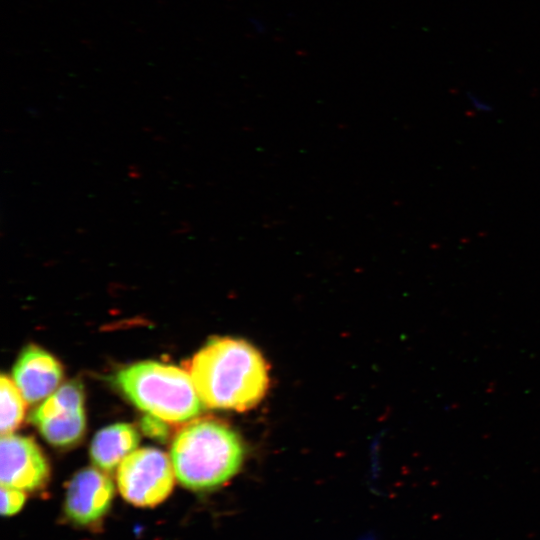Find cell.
Returning a JSON list of instances; mask_svg holds the SVG:
<instances>
[{
	"instance_id": "1",
	"label": "cell",
	"mask_w": 540,
	"mask_h": 540,
	"mask_svg": "<svg viewBox=\"0 0 540 540\" xmlns=\"http://www.w3.org/2000/svg\"><path fill=\"white\" fill-rule=\"evenodd\" d=\"M189 374L202 403L210 408L245 411L264 397L267 364L248 342L212 338L191 360Z\"/></svg>"
},
{
	"instance_id": "2",
	"label": "cell",
	"mask_w": 540,
	"mask_h": 540,
	"mask_svg": "<svg viewBox=\"0 0 540 540\" xmlns=\"http://www.w3.org/2000/svg\"><path fill=\"white\" fill-rule=\"evenodd\" d=\"M244 458L238 434L216 420H197L174 438L171 462L179 482L192 490L218 488L233 478Z\"/></svg>"
},
{
	"instance_id": "3",
	"label": "cell",
	"mask_w": 540,
	"mask_h": 540,
	"mask_svg": "<svg viewBox=\"0 0 540 540\" xmlns=\"http://www.w3.org/2000/svg\"><path fill=\"white\" fill-rule=\"evenodd\" d=\"M115 382L138 408L166 422H184L197 416L204 406L186 371L146 361L120 370Z\"/></svg>"
},
{
	"instance_id": "4",
	"label": "cell",
	"mask_w": 540,
	"mask_h": 540,
	"mask_svg": "<svg viewBox=\"0 0 540 540\" xmlns=\"http://www.w3.org/2000/svg\"><path fill=\"white\" fill-rule=\"evenodd\" d=\"M174 474L167 455L147 447L134 450L123 459L117 471V484L127 502L139 507H153L171 493Z\"/></svg>"
},
{
	"instance_id": "5",
	"label": "cell",
	"mask_w": 540,
	"mask_h": 540,
	"mask_svg": "<svg viewBox=\"0 0 540 540\" xmlns=\"http://www.w3.org/2000/svg\"><path fill=\"white\" fill-rule=\"evenodd\" d=\"M82 385L70 381L44 400L30 414L42 436L54 446L66 447L76 443L85 431Z\"/></svg>"
},
{
	"instance_id": "6",
	"label": "cell",
	"mask_w": 540,
	"mask_h": 540,
	"mask_svg": "<svg viewBox=\"0 0 540 540\" xmlns=\"http://www.w3.org/2000/svg\"><path fill=\"white\" fill-rule=\"evenodd\" d=\"M114 487L110 477L94 468L77 472L68 484L64 513L80 527L96 528L110 509Z\"/></svg>"
},
{
	"instance_id": "7",
	"label": "cell",
	"mask_w": 540,
	"mask_h": 540,
	"mask_svg": "<svg viewBox=\"0 0 540 540\" xmlns=\"http://www.w3.org/2000/svg\"><path fill=\"white\" fill-rule=\"evenodd\" d=\"M0 455L1 486L34 491L47 483V461L32 439L12 433L2 435Z\"/></svg>"
},
{
	"instance_id": "8",
	"label": "cell",
	"mask_w": 540,
	"mask_h": 540,
	"mask_svg": "<svg viewBox=\"0 0 540 540\" xmlns=\"http://www.w3.org/2000/svg\"><path fill=\"white\" fill-rule=\"evenodd\" d=\"M62 376L60 363L34 345L22 351L13 368L14 383L28 403H36L51 395Z\"/></svg>"
},
{
	"instance_id": "9",
	"label": "cell",
	"mask_w": 540,
	"mask_h": 540,
	"mask_svg": "<svg viewBox=\"0 0 540 540\" xmlns=\"http://www.w3.org/2000/svg\"><path fill=\"white\" fill-rule=\"evenodd\" d=\"M139 440L137 430L130 424L117 423L107 426L92 440L91 459L100 469L111 471L135 450Z\"/></svg>"
},
{
	"instance_id": "10",
	"label": "cell",
	"mask_w": 540,
	"mask_h": 540,
	"mask_svg": "<svg viewBox=\"0 0 540 540\" xmlns=\"http://www.w3.org/2000/svg\"><path fill=\"white\" fill-rule=\"evenodd\" d=\"M0 398V431L2 435L11 434L23 419L25 399L16 384L5 375L0 378Z\"/></svg>"
},
{
	"instance_id": "11",
	"label": "cell",
	"mask_w": 540,
	"mask_h": 540,
	"mask_svg": "<svg viewBox=\"0 0 540 540\" xmlns=\"http://www.w3.org/2000/svg\"><path fill=\"white\" fill-rule=\"evenodd\" d=\"M26 496L22 490L1 486V514L11 516L21 510Z\"/></svg>"
},
{
	"instance_id": "12",
	"label": "cell",
	"mask_w": 540,
	"mask_h": 540,
	"mask_svg": "<svg viewBox=\"0 0 540 540\" xmlns=\"http://www.w3.org/2000/svg\"><path fill=\"white\" fill-rule=\"evenodd\" d=\"M161 418L147 414L141 420L142 431L151 438L158 441H165L168 437L169 429Z\"/></svg>"
},
{
	"instance_id": "13",
	"label": "cell",
	"mask_w": 540,
	"mask_h": 540,
	"mask_svg": "<svg viewBox=\"0 0 540 540\" xmlns=\"http://www.w3.org/2000/svg\"><path fill=\"white\" fill-rule=\"evenodd\" d=\"M468 98V101L470 103V105L477 111L479 112H484V113H487V112H491L492 111V106L489 102H487L486 100H484L483 98L475 95V94H469L467 96Z\"/></svg>"
}]
</instances>
